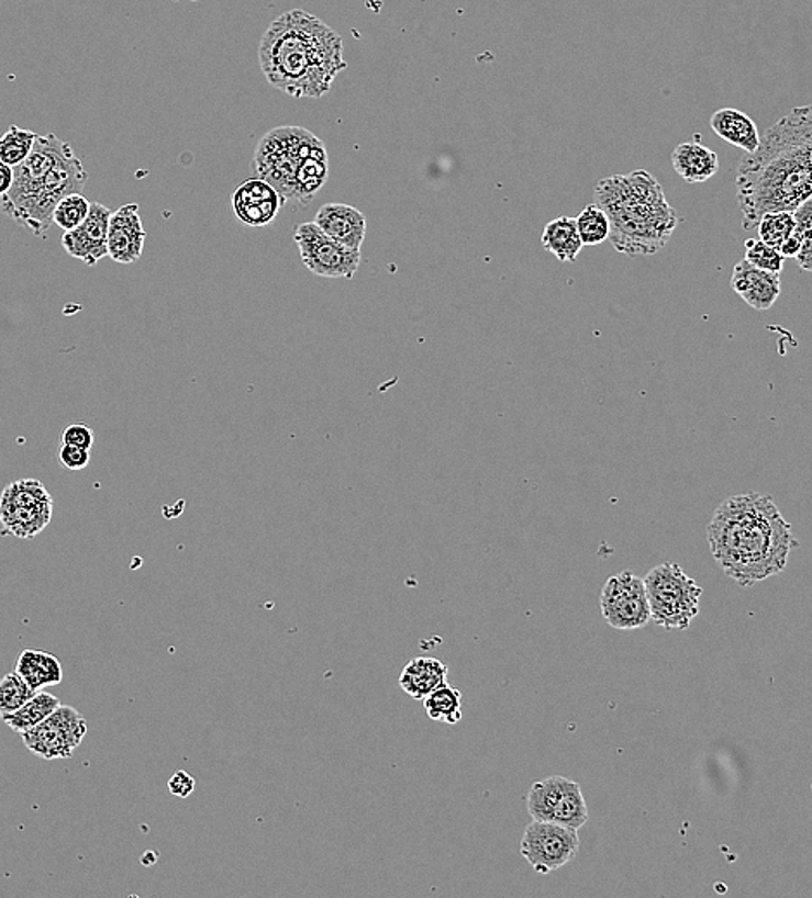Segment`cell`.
I'll return each instance as SVG.
<instances>
[{"label": "cell", "mask_w": 812, "mask_h": 898, "mask_svg": "<svg viewBox=\"0 0 812 898\" xmlns=\"http://www.w3.org/2000/svg\"><path fill=\"white\" fill-rule=\"evenodd\" d=\"M745 231L771 211H796L812 198V104L781 117L745 156L736 175Z\"/></svg>", "instance_id": "6da1fadb"}, {"label": "cell", "mask_w": 812, "mask_h": 898, "mask_svg": "<svg viewBox=\"0 0 812 898\" xmlns=\"http://www.w3.org/2000/svg\"><path fill=\"white\" fill-rule=\"evenodd\" d=\"M708 541L718 565L742 587L783 572L797 547L790 524L771 496L760 493L724 499L709 523Z\"/></svg>", "instance_id": "7a4b0ae2"}, {"label": "cell", "mask_w": 812, "mask_h": 898, "mask_svg": "<svg viewBox=\"0 0 812 898\" xmlns=\"http://www.w3.org/2000/svg\"><path fill=\"white\" fill-rule=\"evenodd\" d=\"M258 57L268 83L296 99L322 98L348 68L340 33L303 9L271 21Z\"/></svg>", "instance_id": "3957f363"}, {"label": "cell", "mask_w": 812, "mask_h": 898, "mask_svg": "<svg viewBox=\"0 0 812 898\" xmlns=\"http://www.w3.org/2000/svg\"><path fill=\"white\" fill-rule=\"evenodd\" d=\"M594 204L611 222L609 240L615 251L626 256L659 252L678 227V213L667 203L663 186L645 170L600 180Z\"/></svg>", "instance_id": "277c9868"}, {"label": "cell", "mask_w": 812, "mask_h": 898, "mask_svg": "<svg viewBox=\"0 0 812 898\" xmlns=\"http://www.w3.org/2000/svg\"><path fill=\"white\" fill-rule=\"evenodd\" d=\"M253 168L258 179L270 183L286 201L307 206L327 183V149L303 126H279L263 135Z\"/></svg>", "instance_id": "5b68a950"}, {"label": "cell", "mask_w": 812, "mask_h": 898, "mask_svg": "<svg viewBox=\"0 0 812 898\" xmlns=\"http://www.w3.org/2000/svg\"><path fill=\"white\" fill-rule=\"evenodd\" d=\"M652 620L666 629L690 628L691 620L699 614L700 596L703 590L696 579L685 574L678 563L666 562L654 566L645 575Z\"/></svg>", "instance_id": "8992f818"}, {"label": "cell", "mask_w": 812, "mask_h": 898, "mask_svg": "<svg viewBox=\"0 0 812 898\" xmlns=\"http://www.w3.org/2000/svg\"><path fill=\"white\" fill-rule=\"evenodd\" d=\"M71 150L74 147L68 142L54 134L38 135L29 158L14 168L13 187L4 198H0V206L20 227H23L35 199L44 189L47 175Z\"/></svg>", "instance_id": "52a82bcc"}, {"label": "cell", "mask_w": 812, "mask_h": 898, "mask_svg": "<svg viewBox=\"0 0 812 898\" xmlns=\"http://www.w3.org/2000/svg\"><path fill=\"white\" fill-rule=\"evenodd\" d=\"M54 499L44 484L21 479L0 494V526L16 538L32 539L49 526Z\"/></svg>", "instance_id": "ba28073f"}, {"label": "cell", "mask_w": 812, "mask_h": 898, "mask_svg": "<svg viewBox=\"0 0 812 898\" xmlns=\"http://www.w3.org/2000/svg\"><path fill=\"white\" fill-rule=\"evenodd\" d=\"M294 243L304 267L315 276L352 280L360 268L361 251H353L332 239L315 222L298 225Z\"/></svg>", "instance_id": "9c48e42d"}, {"label": "cell", "mask_w": 812, "mask_h": 898, "mask_svg": "<svg viewBox=\"0 0 812 898\" xmlns=\"http://www.w3.org/2000/svg\"><path fill=\"white\" fill-rule=\"evenodd\" d=\"M87 734L86 717L77 708L59 705L41 725L23 732V743L44 761L69 759Z\"/></svg>", "instance_id": "30bf717a"}, {"label": "cell", "mask_w": 812, "mask_h": 898, "mask_svg": "<svg viewBox=\"0 0 812 898\" xmlns=\"http://www.w3.org/2000/svg\"><path fill=\"white\" fill-rule=\"evenodd\" d=\"M603 619L614 629H642L652 620L645 581L633 572L612 575L600 595Z\"/></svg>", "instance_id": "8fae6325"}, {"label": "cell", "mask_w": 812, "mask_h": 898, "mask_svg": "<svg viewBox=\"0 0 812 898\" xmlns=\"http://www.w3.org/2000/svg\"><path fill=\"white\" fill-rule=\"evenodd\" d=\"M578 830L555 822L533 821L521 840V855L536 873L550 874L578 854Z\"/></svg>", "instance_id": "7c38bea8"}, {"label": "cell", "mask_w": 812, "mask_h": 898, "mask_svg": "<svg viewBox=\"0 0 812 898\" xmlns=\"http://www.w3.org/2000/svg\"><path fill=\"white\" fill-rule=\"evenodd\" d=\"M111 210L101 203L90 204L89 216L80 227L65 232L62 244L71 258L80 259L87 267L96 265L108 256V231Z\"/></svg>", "instance_id": "4fadbf2b"}, {"label": "cell", "mask_w": 812, "mask_h": 898, "mask_svg": "<svg viewBox=\"0 0 812 898\" xmlns=\"http://www.w3.org/2000/svg\"><path fill=\"white\" fill-rule=\"evenodd\" d=\"M286 199L262 179H249L232 194V210L235 218L246 227H267L276 222Z\"/></svg>", "instance_id": "5bb4252c"}, {"label": "cell", "mask_w": 812, "mask_h": 898, "mask_svg": "<svg viewBox=\"0 0 812 898\" xmlns=\"http://www.w3.org/2000/svg\"><path fill=\"white\" fill-rule=\"evenodd\" d=\"M146 231L142 227L138 204L130 203L111 213L108 256L116 263L132 265L142 258Z\"/></svg>", "instance_id": "9a60e30c"}, {"label": "cell", "mask_w": 812, "mask_h": 898, "mask_svg": "<svg viewBox=\"0 0 812 898\" xmlns=\"http://www.w3.org/2000/svg\"><path fill=\"white\" fill-rule=\"evenodd\" d=\"M732 288L750 308L766 312L780 298V273L760 270L742 259L733 270Z\"/></svg>", "instance_id": "2e32d148"}, {"label": "cell", "mask_w": 812, "mask_h": 898, "mask_svg": "<svg viewBox=\"0 0 812 898\" xmlns=\"http://www.w3.org/2000/svg\"><path fill=\"white\" fill-rule=\"evenodd\" d=\"M313 222L332 239L353 251H361L367 234V218L361 211L349 204L329 203L316 211Z\"/></svg>", "instance_id": "e0dca14e"}, {"label": "cell", "mask_w": 812, "mask_h": 898, "mask_svg": "<svg viewBox=\"0 0 812 898\" xmlns=\"http://www.w3.org/2000/svg\"><path fill=\"white\" fill-rule=\"evenodd\" d=\"M676 173L688 183L708 182L720 171V158L700 142L679 144L671 155Z\"/></svg>", "instance_id": "ac0fdd59"}, {"label": "cell", "mask_w": 812, "mask_h": 898, "mask_svg": "<svg viewBox=\"0 0 812 898\" xmlns=\"http://www.w3.org/2000/svg\"><path fill=\"white\" fill-rule=\"evenodd\" d=\"M448 667L441 660L416 656L401 671L400 686L413 700H424L429 693L446 683Z\"/></svg>", "instance_id": "d6986e66"}, {"label": "cell", "mask_w": 812, "mask_h": 898, "mask_svg": "<svg viewBox=\"0 0 812 898\" xmlns=\"http://www.w3.org/2000/svg\"><path fill=\"white\" fill-rule=\"evenodd\" d=\"M711 128L727 144L744 149L747 155L756 153L760 144L756 123L742 111L733 108L715 111L711 117Z\"/></svg>", "instance_id": "ffe728a7"}, {"label": "cell", "mask_w": 812, "mask_h": 898, "mask_svg": "<svg viewBox=\"0 0 812 898\" xmlns=\"http://www.w3.org/2000/svg\"><path fill=\"white\" fill-rule=\"evenodd\" d=\"M14 671L20 674L35 692H41L45 686H56L62 684L63 667L62 662L53 653L45 650L26 648L18 656Z\"/></svg>", "instance_id": "44dd1931"}, {"label": "cell", "mask_w": 812, "mask_h": 898, "mask_svg": "<svg viewBox=\"0 0 812 898\" xmlns=\"http://www.w3.org/2000/svg\"><path fill=\"white\" fill-rule=\"evenodd\" d=\"M542 244L560 263H575L582 249L576 218L560 216L548 222L542 234Z\"/></svg>", "instance_id": "7402d4cb"}, {"label": "cell", "mask_w": 812, "mask_h": 898, "mask_svg": "<svg viewBox=\"0 0 812 898\" xmlns=\"http://www.w3.org/2000/svg\"><path fill=\"white\" fill-rule=\"evenodd\" d=\"M588 819H590V812H588L587 800L582 795L581 786L567 777L566 786H564L563 794H560L554 810H552L548 822L566 826L570 830H581L582 826L587 824Z\"/></svg>", "instance_id": "603a6c76"}, {"label": "cell", "mask_w": 812, "mask_h": 898, "mask_svg": "<svg viewBox=\"0 0 812 898\" xmlns=\"http://www.w3.org/2000/svg\"><path fill=\"white\" fill-rule=\"evenodd\" d=\"M59 705H62V701H59L57 696L42 692L41 689V692L35 693L18 712L2 717V720H4L9 728L23 734V732L30 731V729L41 725L42 720L47 719Z\"/></svg>", "instance_id": "cb8c5ba5"}, {"label": "cell", "mask_w": 812, "mask_h": 898, "mask_svg": "<svg viewBox=\"0 0 812 898\" xmlns=\"http://www.w3.org/2000/svg\"><path fill=\"white\" fill-rule=\"evenodd\" d=\"M566 782L567 777L550 776L531 786L530 795H527V812L533 821L548 822Z\"/></svg>", "instance_id": "d4e9b609"}, {"label": "cell", "mask_w": 812, "mask_h": 898, "mask_svg": "<svg viewBox=\"0 0 812 898\" xmlns=\"http://www.w3.org/2000/svg\"><path fill=\"white\" fill-rule=\"evenodd\" d=\"M424 708L427 716L436 722L457 725L461 719V692L453 688L448 683L441 684L425 696Z\"/></svg>", "instance_id": "484cf974"}, {"label": "cell", "mask_w": 812, "mask_h": 898, "mask_svg": "<svg viewBox=\"0 0 812 898\" xmlns=\"http://www.w3.org/2000/svg\"><path fill=\"white\" fill-rule=\"evenodd\" d=\"M38 135L33 134L30 130L20 128L13 125L0 135V161L5 162L9 167H20L21 162L29 158L32 153L35 141Z\"/></svg>", "instance_id": "4316f807"}, {"label": "cell", "mask_w": 812, "mask_h": 898, "mask_svg": "<svg viewBox=\"0 0 812 898\" xmlns=\"http://www.w3.org/2000/svg\"><path fill=\"white\" fill-rule=\"evenodd\" d=\"M576 225H578L582 246H599L609 240V235H611V222L607 218L605 211L594 203L588 204L581 211V215L576 218Z\"/></svg>", "instance_id": "83f0119b"}, {"label": "cell", "mask_w": 812, "mask_h": 898, "mask_svg": "<svg viewBox=\"0 0 812 898\" xmlns=\"http://www.w3.org/2000/svg\"><path fill=\"white\" fill-rule=\"evenodd\" d=\"M35 689L16 671L0 680V719L20 710L35 695Z\"/></svg>", "instance_id": "f1b7e54d"}, {"label": "cell", "mask_w": 812, "mask_h": 898, "mask_svg": "<svg viewBox=\"0 0 812 898\" xmlns=\"http://www.w3.org/2000/svg\"><path fill=\"white\" fill-rule=\"evenodd\" d=\"M796 231V218L792 211H771L759 220L757 232L763 243L769 244L775 249H780L781 244Z\"/></svg>", "instance_id": "f546056e"}, {"label": "cell", "mask_w": 812, "mask_h": 898, "mask_svg": "<svg viewBox=\"0 0 812 898\" xmlns=\"http://www.w3.org/2000/svg\"><path fill=\"white\" fill-rule=\"evenodd\" d=\"M90 201L84 194H69L57 203L54 210L53 223L65 232L80 227L89 216Z\"/></svg>", "instance_id": "4dcf8cb0"}, {"label": "cell", "mask_w": 812, "mask_h": 898, "mask_svg": "<svg viewBox=\"0 0 812 898\" xmlns=\"http://www.w3.org/2000/svg\"><path fill=\"white\" fill-rule=\"evenodd\" d=\"M796 218V235L800 240L799 255L796 256L797 265L802 270L812 271V198L800 204L792 211Z\"/></svg>", "instance_id": "1f68e13d"}, {"label": "cell", "mask_w": 812, "mask_h": 898, "mask_svg": "<svg viewBox=\"0 0 812 898\" xmlns=\"http://www.w3.org/2000/svg\"><path fill=\"white\" fill-rule=\"evenodd\" d=\"M745 261L760 270L780 273L783 270L785 258L781 252L760 239H748L745 243Z\"/></svg>", "instance_id": "d6a6232c"}, {"label": "cell", "mask_w": 812, "mask_h": 898, "mask_svg": "<svg viewBox=\"0 0 812 898\" xmlns=\"http://www.w3.org/2000/svg\"><path fill=\"white\" fill-rule=\"evenodd\" d=\"M63 445L78 446V448H92L96 437L92 429L86 424H71L66 427L62 437Z\"/></svg>", "instance_id": "836d02e7"}, {"label": "cell", "mask_w": 812, "mask_h": 898, "mask_svg": "<svg viewBox=\"0 0 812 898\" xmlns=\"http://www.w3.org/2000/svg\"><path fill=\"white\" fill-rule=\"evenodd\" d=\"M59 460L68 470H84L90 462L89 449L63 445L59 449Z\"/></svg>", "instance_id": "e575fe53"}, {"label": "cell", "mask_w": 812, "mask_h": 898, "mask_svg": "<svg viewBox=\"0 0 812 898\" xmlns=\"http://www.w3.org/2000/svg\"><path fill=\"white\" fill-rule=\"evenodd\" d=\"M194 788L196 779L190 776L189 773H186V771H177V773L170 777V782H168L170 794L178 798L189 797V795L194 792Z\"/></svg>", "instance_id": "d590c367"}, {"label": "cell", "mask_w": 812, "mask_h": 898, "mask_svg": "<svg viewBox=\"0 0 812 898\" xmlns=\"http://www.w3.org/2000/svg\"><path fill=\"white\" fill-rule=\"evenodd\" d=\"M14 182V168L0 161V198H4Z\"/></svg>", "instance_id": "8d00e7d4"}, {"label": "cell", "mask_w": 812, "mask_h": 898, "mask_svg": "<svg viewBox=\"0 0 812 898\" xmlns=\"http://www.w3.org/2000/svg\"><path fill=\"white\" fill-rule=\"evenodd\" d=\"M799 249L800 240L799 237H797L796 232H793V234L790 235V237H788V239L785 240L783 244H781V247L780 249H778V251L781 252V256H783V258L796 259V256L799 255Z\"/></svg>", "instance_id": "74e56055"}]
</instances>
